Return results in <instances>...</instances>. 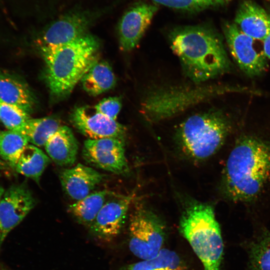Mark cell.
<instances>
[{
  "label": "cell",
  "mask_w": 270,
  "mask_h": 270,
  "mask_svg": "<svg viewBox=\"0 0 270 270\" xmlns=\"http://www.w3.org/2000/svg\"><path fill=\"white\" fill-rule=\"evenodd\" d=\"M222 186L233 202L255 211L270 209V137L238 136L223 170Z\"/></svg>",
  "instance_id": "cell-1"
},
{
  "label": "cell",
  "mask_w": 270,
  "mask_h": 270,
  "mask_svg": "<svg viewBox=\"0 0 270 270\" xmlns=\"http://www.w3.org/2000/svg\"><path fill=\"white\" fill-rule=\"evenodd\" d=\"M170 48L178 58L185 76L195 84L214 78L230 69L222 38L206 25L174 28L170 34Z\"/></svg>",
  "instance_id": "cell-2"
},
{
  "label": "cell",
  "mask_w": 270,
  "mask_h": 270,
  "mask_svg": "<svg viewBox=\"0 0 270 270\" xmlns=\"http://www.w3.org/2000/svg\"><path fill=\"white\" fill-rule=\"evenodd\" d=\"M98 40L87 34L56 49L41 53L46 63L45 80L51 95L60 99L68 96L96 62Z\"/></svg>",
  "instance_id": "cell-3"
},
{
  "label": "cell",
  "mask_w": 270,
  "mask_h": 270,
  "mask_svg": "<svg viewBox=\"0 0 270 270\" xmlns=\"http://www.w3.org/2000/svg\"><path fill=\"white\" fill-rule=\"evenodd\" d=\"M180 230L202 262L204 270H220L224 245L213 208L194 202L180 218Z\"/></svg>",
  "instance_id": "cell-4"
},
{
  "label": "cell",
  "mask_w": 270,
  "mask_h": 270,
  "mask_svg": "<svg viewBox=\"0 0 270 270\" xmlns=\"http://www.w3.org/2000/svg\"><path fill=\"white\" fill-rule=\"evenodd\" d=\"M230 120L218 110L192 115L179 126L176 137L184 153L195 160H203L214 154L232 130Z\"/></svg>",
  "instance_id": "cell-5"
},
{
  "label": "cell",
  "mask_w": 270,
  "mask_h": 270,
  "mask_svg": "<svg viewBox=\"0 0 270 270\" xmlns=\"http://www.w3.org/2000/svg\"><path fill=\"white\" fill-rule=\"evenodd\" d=\"M225 90L212 86L158 88L146 94L140 110L148 122H158L179 114Z\"/></svg>",
  "instance_id": "cell-6"
},
{
  "label": "cell",
  "mask_w": 270,
  "mask_h": 270,
  "mask_svg": "<svg viewBox=\"0 0 270 270\" xmlns=\"http://www.w3.org/2000/svg\"><path fill=\"white\" fill-rule=\"evenodd\" d=\"M129 232V248L136 256L149 260L155 257L162 249L165 234L164 226L155 214L146 208L138 206L132 213Z\"/></svg>",
  "instance_id": "cell-7"
},
{
  "label": "cell",
  "mask_w": 270,
  "mask_h": 270,
  "mask_svg": "<svg viewBox=\"0 0 270 270\" xmlns=\"http://www.w3.org/2000/svg\"><path fill=\"white\" fill-rule=\"evenodd\" d=\"M222 30L232 56L245 74L254 76L266 71L268 58L262 41L246 34L234 22H224Z\"/></svg>",
  "instance_id": "cell-8"
},
{
  "label": "cell",
  "mask_w": 270,
  "mask_h": 270,
  "mask_svg": "<svg viewBox=\"0 0 270 270\" xmlns=\"http://www.w3.org/2000/svg\"><path fill=\"white\" fill-rule=\"evenodd\" d=\"M82 155L88 164L96 168L118 174L129 172L124 139H88L84 142Z\"/></svg>",
  "instance_id": "cell-9"
},
{
  "label": "cell",
  "mask_w": 270,
  "mask_h": 270,
  "mask_svg": "<svg viewBox=\"0 0 270 270\" xmlns=\"http://www.w3.org/2000/svg\"><path fill=\"white\" fill-rule=\"evenodd\" d=\"M94 16L86 12L66 14L52 24L38 40L41 53L70 44L87 34Z\"/></svg>",
  "instance_id": "cell-10"
},
{
  "label": "cell",
  "mask_w": 270,
  "mask_h": 270,
  "mask_svg": "<svg viewBox=\"0 0 270 270\" xmlns=\"http://www.w3.org/2000/svg\"><path fill=\"white\" fill-rule=\"evenodd\" d=\"M35 204L30 190L22 184L12 186L4 191L0 200L1 244L34 208Z\"/></svg>",
  "instance_id": "cell-11"
},
{
  "label": "cell",
  "mask_w": 270,
  "mask_h": 270,
  "mask_svg": "<svg viewBox=\"0 0 270 270\" xmlns=\"http://www.w3.org/2000/svg\"><path fill=\"white\" fill-rule=\"evenodd\" d=\"M70 120L74 128L88 139L106 138L124 139V126L96 110L94 106H82L75 108Z\"/></svg>",
  "instance_id": "cell-12"
},
{
  "label": "cell",
  "mask_w": 270,
  "mask_h": 270,
  "mask_svg": "<svg viewBox=\"0 0 270 270\" xmlns=\"http://www.w3.org/2000/svg\"><path fill=\"white\" fill-rule=\"evenodd\" d=\"M158 9L154 4L139 2L124 14L118 24L119 44L122 50L129 52L138 45Z\"/></svg>",
  "instance_id": "cell-13"
},
{
  "label": "cell",
  "mask_w": 270,
  "mask_h": 270,
  "mask_svg": "<svg viewBox=\"0 0 270 270\" xmlns=\"http://www.w3.org/2000/svg\"><path fill=\"white\" fill-rule=\"evenodd\" d=\"M134 198V194L124 196L114 193L104 204L90 226L97 236L110 239L121 230Z\"/></svg>",
  "instance_id": "cell-14"
},
{
  "label": "cell",
  "mask_w": 270,
  "mask_h": 270,
  "mask_svg": "<svg viewBox=\"0 0 270 270\" xmlns=\"http://www.w3.org/2000/svg\"><path fill=\"white\" fill-rule=\"evenodd\" d=\"M59 178L64 192L76 202L92 193L101 182L103 176L91 167L78 164L62 170Z\"/></svg>",
  "instance_id": "cell-15"
},
{
  "label": "cell",
  "mask_w": 270,
  "mask_h": 270,
  "mask_svg": "<svg viewBox=\"0 0 270 270\" xmlns=\"http://www.w3.org/2000/svg\"><path fill=\"white\" fill-rule=\"evenodd\" d=\"M234 23L246 34L263 42L270 30V16L256 2L244 0L238 7Z\"/></svg>",
  "instance_id": "cell-16"
},
{
  "label": "cell",
  "mask_w": 270,
  "mask_h": 270,
  "mask_svg": "<svg viewBox=\"0 0 270 270\" xmlns=\"http://www.w3.org/2000/svg\"><path fill=\"white\" fill-rule=\"evenodd\" d=\"M44 148L56 164L70 166L76 160L78 145L72 130L67 126H61L49 138Z\"/></svg>",
  "instance_id": "cell-17"
},
{
  "label": "cell",
  "mask_w": 270,
  "mask_h": 270,
  "mask_svg": "<svg viewBox=\"0 0 270 270\" xmlns=\"http://www.w3.org/2000/svg\"><path fill=\"white\" fill-rule=\"evenodd\" d=\"M0 100L30 113L34 105L28 86L19 78L0 71Z\"/></svg>",
  "instance_id": "cell-18"
},
{
  "label": "cell",
  "mask_w": 270,
  "mask_h": 270,
  "mask_svg": "<svg viewBox=\"0 0 270 270\" xmlns=\"http://www.w3.org/2000/svg\"><path fill=\"white\" fill-rule=\"evenodd\" d=\"M80 82L90 95L96 96L112 88L116 82L112 70L106 62H96L84 75Z\"/></svg>",
  "instance_id": "cell-19"
},
{
  "label": "cell",
  "mask_w": 270,
  "mask_h": 270,
  "mask_svg": "<svg viewBox=\"0 0 270 270\" xmlns=\"http://www.w3.org/2000/svg\"><path fill=\"white\" fill-rule=\"evenodd\" d=\"M114 194L107 190L92 192L70 204L68 210L81 224L90 226L104 204Z\"/></svg>",
  "instance_id": "cell-20"
},
{
  "label": "cell",
  "mask_w": 270,
  "mask_h": 270,
  "mask_svg": "<svg viewBox=\"0 0 270 270\" xmlns=\"http://www.w3.org/2000/svg\"><path fill=\"white\" fill-rule=\"evenodd\" d=\"M50 162L49 156L38 147L28 144L22 152L14 169L19 174L38 184L42 173Z\"/></svg>",
  "instance_id": "cell-21"
},
{
  "label": "cell",
  "mask_w": 270,
  "mask_h": 270,
  "mask_svg": "<svg viewBox=\"0 0 270 270\" xmlns=\"http://www.w3.org/2000/svg\"><path fill=\"white\" fill-rule=\"evenodd\" d=\"M249 270H270V232L262 228L245 245Z\"/></svg>",
  "instance_id": "cell-22"
},
{
  "label": "cell",
  "mask_w": 270,
  "mask_h": 270,
  "mask_svg": "<svg viewBox=\"0 0 270 270\" xmlns=\"http://www.w3.org/2000/svg\"><path fill=\"white\" fill-rule=\"evenodd\" d=\"M60 126V121L54 117L30 118L26 122L21 133L30 144L44 147L49 138Z\"/></svg>",
  "instance_id": "cell-23"
},
{
  "label": "cell",
  "mask_w": 270,
  "mask_h": 270,
  "mask_svg": "<svg viewBox=\"0 0 270 270\" xmlns=\"http://www.w3.org/2000/svg\"><path fill=\"white\" fill-rule=\"evenodd\" d=\"M28 144L26 136L19 132L8 130L0 132V156L15 168L22 152Z\"/></svg>",
  "instance_id": "cell-24"
},
{
  "label": "cell",
  "mask_w": 270,
  "mask_h": 270,
  "mask_svg": "<svg viewBox=\"0 0 270 270\" xmlns=\"http://www.w3.org/2000/svg\"><path fill=\"white\" fill-rule=\"evenodd\" d=\"M124 270H186V268L176 252L164 248L155 257L132 264Z\"/></svg>",
  "instance_id": "cell-25"
},
{
  "label": "cell",
  "mask_w": 270,
  "mask_h": 270,
  "mask_svg": "<svg viewBox=\"0 0 270 270\" xmlns=\"http://www.w3.org/2000/svg\"><path fill=\"white\" fill-rule=\"evenodd\" d=\"M28 112L20 108L0 100V120L8 130L21 132L30 118Z\"/></svg>",
  "instance_id": "cell-26"
},
{
  "label": "cell",
  "mask_w": 270,
  "mask_h": 270,
  "mask_svg": "<svg viewBox=\"0 0 270 270\" xmlns=\"http://www.w3.org/2000/svg\"><path fill=\"white\" fill-rule=\"evenodd\" d=\"M170 8L181 11L198 12L224 5L232 0H151Z\"/></svg>",
  "instance_id": "cell-27"
},
{
  "label": "cell",
  "mask_w": 270,
  "mask_h": 270,
  "mask_svg": "<svg viewBox=\"0 0 270 270\" xmlns=\"http://www.w3.org/2000/svg\"><path fill=\"white\" fill-rule=\"evenodd\" d=\"M122 106V100L120 98L113 96L104 98L94 107L98 112L116 120Z\"/></svg>",
  "instance_id": "cell-28"
},
{
  "label": "cell",
  "mask_w": 270,
  "mask_h": 270,
  "mask_svg": "<svg viewBox=\"0 0 270 270\" xmlns=\"http://www.w3.org/2000/svg\"><path fill=\"white\" fill-rule=\"evenodd\" d=\"M263 45L266 56L270 59V28L267 36L263 40Z\"/></svg>",
  "instance_id": "cell-29"
},
{
  "label": "cell",
  "mask_w": 270,
  "mask_h": 270,
  "mask_svg": "<svg viewBox=\"0 0 270 270\" xmlns=\"http://www.w3.org/2000/svg\"><path fill=\"white\" fill-rule=\"evenodd\" d=\"M6 168V164L0 160V171L5 169Z\"/></svg>",
  "instance_id": "cell-30"
},
{
  "label": "cell",
  "mask_w": 270,
  "mask_h": 270,
  "mask_svg": "<svg viewBox=\"0 0 270 270\" xmlns=\"http://www.w3.org/2000/svg\"><path fill=\"white\" fill-rule=\"evenodd\" d=\"M4 191V190L3 188L0 186V200L3 194Z\"/></svg>",
  "instance_id": "cell-31"
},
{
  "label": "cell",
  "mask_w": 270,
  "mask_h": 270,
  "mask_svg": "<svg viewBox=\"0 0 270 270\" xmlns=\"http://www.w3.org/2000/svg\"><path fill=\"white\" fill-rule=\"evenodd\" d=\"M1 244H1V242H0V246Z\"/></svg>",
  "instance_id": "cell-32"
}]
</instances>
